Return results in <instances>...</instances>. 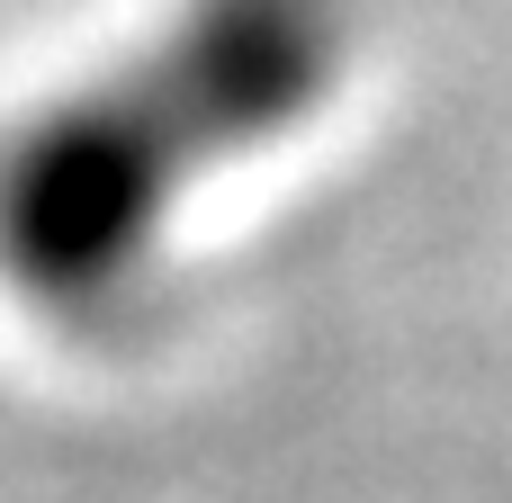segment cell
Wrapping results in <instances>:
<instances>
[{"instance_id": "1", "label": "cell", "mask_w": 512, "mask_h": 503, "mask_svg": "<svg viewBox=\"0 0 512 503\" xmlns=\"http://www.w3.org/2000/svg\"><path fill=\"white\" fill-rule=\"evenodd\" d=\"M351 36V0H171L153 36L27 108L0 135L9 297L63 324L135 306L180 207L333 108Z\"/></svg>"}]
</instances>
